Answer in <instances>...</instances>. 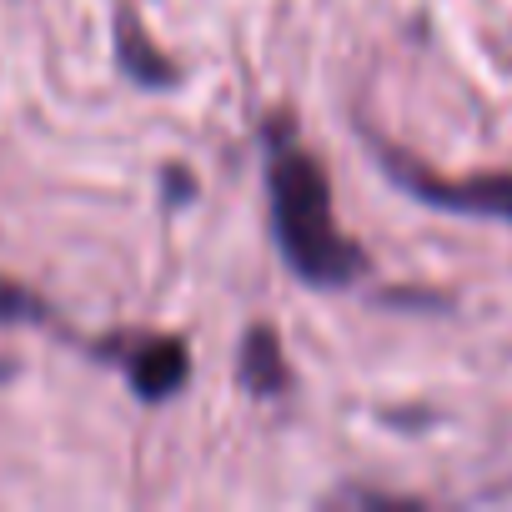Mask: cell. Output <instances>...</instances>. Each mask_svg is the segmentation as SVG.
Returning <instances> with one entry per match:
<instances>
[{
	"label": "cell",
	"mask_w": 512,
	"mask_h": 512,
	"mask_svg": "<svg viewBox=\"0 0 512 512\" xmlns=\"http://www.w3.org/2000/svg\"><path fill=\"white\" fill-rule=\"evenodd\" d=\"M267 211L282 262L307 287H347L367 272V251L342 236L332 211V181L322 161L292 136L287 121L267 126Z\"/></svg>",
	"instance_id": "6da1fadb"
},
{
	"label": "cell",
	"mask_w": 512,
	"mask_h": 512,
	"mask_svg": "<svg viewBox=\"0 0 512 512\" xmlns=\"http://www.w3.org/2000/svg\"><path fill=\"white\" fill-rule=\"evenodd\" d=\"M387 176L422 206L447 211V216H482V221H507L512 226V171H482V176H432L422 166H412L407 156L382 151Z\"/></svg>",
	"instance_id": "7a4b0ae2"
},
{
	"label": "cell",
	"mask_w": 512,
	"mask_h": 512,
	"mask_svg": "<svg viewBox=\"0 0 512 512\" xmlns=\"http://www.w3.org/2000/svg\"><path fill=\"white\" fill-rule=\"evenodd\" d=\"M96 357L116 362L141 402H166L186 387L191 377V352L181 337H156V332H121L96 342Z\"/></svg>",
	"instance_id": "3957f363"
},
{
	"label": "cell",
	"mask_w": 512,
	"mask_h": 512,
	"mask_svg": "<svg viewBox=\"0 0 512 512\" xmlns=\"http://www.w3.org/2000/svg\"><path fill=\"white\" fill-rule=\"evenodd\" d=\"M236 382L251 392V397H282L292 387V372H287V357H282V337L272 327H251L241 337V352H236Z\"/></svg>",
	"instance_id": "277c9868"
},
{
	"label": "cell",
	"mask_w": 512,
	"mask_h": 512,
	"mask_svg": "<svg viewBox=\"0 0 512 512\" xmlns=\"http://www.w3.org/2000/svg\"><path fill=\"white\" fill-rule=\"evenodd\" d=\"M116 66L136 81V86H176V61L141 31V21L131 11H116Z\"/></svg>",
	"instance_id": "5b68a950"
},
{
	"label": "cell",
	"mask_w": 512,
	"mask_h": 512,
	"mask_svg": "<svg viewBox=\"0 0 512 512\" xmlns=\"http://www.w3.org/2000/svg\"><path fill=\"white\" fill-rule=\"evenodd\" d=\"M46 322H51V307L36 292L0 277V327H46Z\"/></svg>",
	"instance_id": "8992f818"
}]
</instances>
